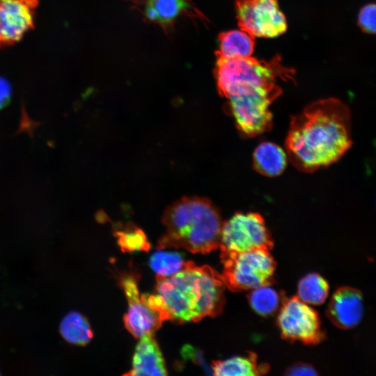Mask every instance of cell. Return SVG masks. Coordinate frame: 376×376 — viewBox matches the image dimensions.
Segmentation results:
<instances>
[{
	"label": "cell",
	"mask_w": 376,
	"mask_h": 376,
	"mask_svg": "<svg viewBox=\"0 0 376 376\" xmlns=\"http://www.w3.org/2000/svg\"><path fill=\"white\" fill-rule=\"evenodd\" d=\"M352 143L348 107L336 98H327L292 118L285 147L290 162L310 173L336 162Z\"/></svg>",
	"instance_id": "cell-1"
},
{
	"label": "cell",
	"mask_w": 376,
	"mask_h": 376,
	"mask_svg": "<svg viewBox=\"0 0 376 376\" xmlns=\"http://www.w3.org/2000/svg\"><path fill=\"white\" fill-rule=\"evenodd\" d=\"M295 71L276 56L269 61L253 57L217 58L214 77L219 94L228 100L230 113L244 121L262 120L281 95L278 79L292 80Z\"/></svg>",
	"instance_id": "cell-2"
},
{
	"label": "cell",
	"mask_w": 376,
	"mask_h": 376,
	"mask_svg": "<svg viewBox=\"0 0 376 376\" xmlns=\"http://www.w3.org/2000/svg\"><path fill=\"white\" fill-rule=\"evenodd\" d=\"M225 289L221 274L211 267L186 261L177 273L157 276L153 294L167 320L198 322L221 313Z\"/></svg>",
	"instance_id": "cell-3"
},
{
	"label": "cell",
	"mask_w": 376,
	"mask_h": 376,
	"mask_svg": "<svg viewBox=\"0 0 376 376\" xmlns=\"http://www.w3.org/2000/svg\"><path fill=\"white\" fill-rule=\"evenodd\" d=\"M165 233L157 248H182L193 253H207L219 247L223 221L207 199L182 198L164 211Z\"/></svg>",
	"instance_id": "cell-4"
},
{
	"label": "cell",
	"mask_w": 376,
	"mask_h": 376,
	"mask_svg": "<svg viewBox=\"0 0 376 376\" xmlns=\"http://www.w3.org/2000/svg\"><path fill=\"white\" fill-rule=\"evenodd\" d=\"M221 274L226 288L233 292L252 290L273 282L276 263L270 251H221Z\"/></svg>",
	"instance_id": "cell-5"
},
{
	"label": "cell",
	"mask_w": 376,
	"mask_h": 376,
	"mask_svg": "<svg viewBox=\"0 0 376 376\" xmlns=\"http://www.w3.org/2000/svg\"><path fill=\"white\" fill-rule=\"evenodd\" d=\"M219 247L221 251H270L273 240L260 214L240 212L223 222Z\"/></svg>",
	"instance_id": "cell-6"
},
{
	"label": "cell",
	"mask_w": 376,
	"mask_h": 376,
	"mask_svg": "<svg viewBox=\"0 0 376 376\" xmlns=\"http://www.w3.org/2000/svg\"><path fill=\"white\" fill-rule=\"evenodd\" d=\"M282 338L306 345H316L324 338L318 312L298 297H285L276 319Z\"/></svg>",
	"instance_id": "cell-7"
},
{
	"label": "cell",
	"mask_w": 376,
	"mask_h": 376,
	"mask_svg": "<svg viewBox=\"0 0 376 376\" xmlns=\"http://www.w3.org/2000/svg\"><path fill=\"white\" fill-rule=\"evenodd\" d=\"M238 26L254 38H274L287 30L277 0H236Z\"/></svg>",
	"instance_id": "cell-8"
},
{
	"label": "cell",
	"mask_w": 376,
	"mask_h": 376,
	"mask_svg": "<svg viewBox=\"0 0 376 376\" xmlns=\"http://www.w3.org/2000/svg\"><path fill=\"white\" fill-rule=\"evenodd\" d=\"M120 285L128 301L127 311L124 315L126 329L136 338L153 334L164 320L159 313L149 305L145 293L140 295L136 276L132 274L122 275Z\"/></svg>",
	"instance_id": "cell-9"
},
{
	"label": "cell",
	"mask_w": 376,
	"mask_h": 376,
	"mask_svg": "<svg viewBox=\"0 0 376 376\" xmlns=\"http://www.w3.org/2000/svg\"><path fill=\"white\" fill-rule=\"evenodd\" d=\"M38 0H0V47L19 41L34 25Z\"/></svg>",
	"instance_id": "cell-10"
},
{
	"label": "cell",
	"mask_w": 376,
	"mask_h": 376,
	"mask_svg": "<svg viewBox=\"0 0 376 376\" xmlns=\"http://www.w3.org/2000/svg\"><path fill=\"white\" fill-rule=\"evenodd\" d=\"M363 312L361 292L356 288L344 286L334 292L326 313L335 326L348 329L356 327L360 322Z\"/></svg>",
	"instance_id": "cell-11"
},
{
	"label": "cell",
	"mask_w": 376,
	"mask_h": 376,
	"mask_svg": "<svg viewBox=\"0 0 376 376\" xmlns=\"http://www.w3.org/2000/svg\"><path fill=\"white\" fill-rule=\"evenodd\" d=\"M162 352L152 334L140 338L134 353L132 366L125 375H166Z\"/></svg>",
	"instance_id": "cell-12"
},
{
	"label": "cell",
	"mask_w": 376,
	"mask_h": 376,
	"mask_svg": "<svg viewBox=\"0 0 376 376\" xmlns=\"http://www.w3.org/2000/svg\"><path fill=\"white\" fill-rule=\"evenodd\" d=\"M211 369L214 375L253 376L266 374L269 370V366L259 363L256 354L250 352L246 356L214 361Z\"/></svg>",
	"instance_id": "cell-13"
},
{
	"label": "cell",
	"mask_w": 376,
	"mask_h": 376,
	"mask_svg": "<svg viewBox=\"0 0 376 376\" xmlns=\"http://www.w3.org/2000/svg\"><path fill=\"white\" fill-rule=\"evenodd\" d=\"M288 155L279 146L272 142L260 143L253 152L254 169L260 174L274 177L285 170Z\"/></svg>",
	"instance_id": "cell-14"
},
{
	"label": "cell",
	"mask_w": 376,
	"mask_h": 376,
	"mask_svg": "<svg viewBox=\"0 0 376 376\" xmlns=\"http://www.w3.org/2000/svg\"><path fill=\"white\" fill-rule=\"evenodd\" d=\"M217 58L230 59L249 57L255 47V38L242 30H229L218 36Z\"/></svg>",
	"instance_id": "cell-15"
},
{
	"label": "cell",
	"mask_w": 376,
	"mask_h": 376,
	"mask_svg": "<svg viewBox=\"0 0 376 376\" xmlns=\"http://www.w3.org/2000/svg\"><path fill=\"white\" fill-rule=\"evenodd\" d=\"M145 15L150 21L167 26L193 8L188 0H146Z\"/></svg>",
	"instance_id": "cell-16"
},
{
	"label": "cell",
	"mask_w": 376,
	"mask_h": 376,
	"mask_svg": "<svg viewBox=\"0 0 376 376\" xmlns=\"http://www.w3.org/2000/svg\"><path fill=\"white\" fill-rule=\"evenodd\" d=\"M273 283L260 285L251 290L248 301L252 309L258 314L268 316L277 311L285 298L283 292L272 286Z\"/></svg>",
	"instance_id": "cell-17"
},
{
	"label": "cell",
	"mask_w": 376,
	"mask_h": 376,
	"mask_svg": "<svg viewBox=\"0 0 376 376\" xmlns=\"http://www.w3.org/2000/svg\"><path fill=\"white\" fill-rule=\"evenodd\" d=\"M59 331L65 341L76 345H86L93 336L86 318L77 311L70 312L63 318Z\"/></svg>",
	"instance_id": "cell-18"
},
{
	"label": "cell",
	"mask_w": 376,
	"mask_h": 376,
	"mask_svg": "<svg viewBox=\"0 0 376 376\" xmlns=\"http://www.w3.org/2000/svg\"><path fill=\"white\" fill-rule=\"evenodd\" d=\"M329 290V284L322 276L310 273L299 281L297 297L308 304L320 305L328 297Z\"/></svg>",
	"instance_id": "cell-19"
},
{
	"label": "cell",
	"mask_w": 376,
	"mask_h": 376,
	"mask_svg": "<svg viewBox=\"0 0 376 376\" xmlns=\"http://www.w3.org/2000/svg\"><path fill=\"white\" fill-rule=\"evenodd\" d=\"M114 235L123 252L148 251L150 249V244L146 234L137 227L128 226L123 230H116Z\"/></svg>",
	"instance_id": "cell-20"
},
{
	"label": "cell",
	"mask_w": 376,
	"mask_h": 376,
	"mask_svg": "<svg viewBox=\"0 0 376 376\" xmlns=\"http://www.w3.org/2000/svg\"><path fill=\"white\" fill-rule=\"evenodd\" d=\"M185 262L176 252L158 251L150 258V267L159 276H170L177 273L183 268Z\"/></svg>",
	"instance_id": "cell-21"
},
{
	"label": "cell",
	"mask_w": 376,
	"mask_h": 376,
	"mask_svg": "<svg viewBox=\"0 0 376 376\" xmlns=\"http://www.w3.org/2000/svg\"><path fill=\"white\" fill-rule=\"evenodd\" d=\"M376 7L374 3H368L359 11L358 15V25L361 30L366 33H375Z\"/></svg>",
	"instance_id": "cell-22"
},
{
	"label": "cell",
	"mask_w": 376,
	"mask_h": 376,
	"mask_svg": "<svg viewBox=\"0 0 376 376\" xmlns=\"http://www.w3.org/2000/svg\"><path fill=\"white\" fill-rule=\"evenodd\" d=\"M287 375H317L318 373L313 366L305 363H297L285 371Z\"/></svg>",
	"instance_id": "cell-23"
},
{
	"label": "cell",
	"mask_w": 376,
	"mask_h": 376,
	"mask_svg": "<svg viewBox=\"0 0 376 376\" xmlns=\"http://www.w3.org/2000/svg\"><path fill=\"white\" fill-rule=\"evenodd\" d=\"M182 355L186 358L189 359L193 361L196 362L197 364L201 365L206 371L208 372L210 368L206 365V363L203 360L201 353H199L198 350H195L194 347L189 345H185L182 350ZM211 372V370H210ZM208 373H210L208 372Z\"/></svg>",
	"instance_id": "cell-24"
},
{
	"label": "cell",
	"mask_w": 376,
	"mask_h": 376,
	"mask_svg": "<svg viewBox=\"0 0 376 376\" xmlns=\"http://www.w3.org/2000/svg\"><path fill=\"white\" fill-rule=\"evenodd\" d=\"M11 86L4 78L0 77V109L5 107L11 96Z\"/></svg>",
	"instance_id": "cell-25"
},
{
	"label": "cell",
	"mask_w": 376,
	"mask_h": 376,
	"mask_svg": "<svg viewBox=\"0 0 376 376\" xmlns=\"http://www.w3.org/2000/svg\"><path fill=\"white\" fill-rule=\"evenodd\" d=\"M127 1H131L135 3H145L146 0H127Z\"/></svg>",
	"instance_id": "cell-26"
}]
</instances>
